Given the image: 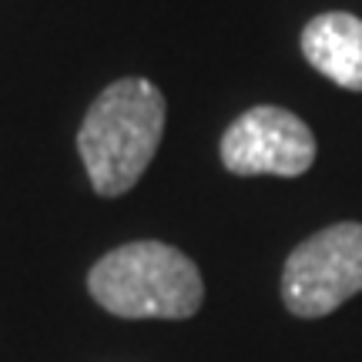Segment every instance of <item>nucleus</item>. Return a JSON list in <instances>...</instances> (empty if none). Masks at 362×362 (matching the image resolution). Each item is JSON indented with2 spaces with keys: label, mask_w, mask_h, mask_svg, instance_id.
I'll use <instances>...</instances> for the list:
<instances>
[{
  "label": "nucleus",
  "mask_w": 362,
  "mask_h": 362,
  "mask_svg": "<svg viewBox=\"0 0 362 362\" xmlns=\"http://www.w3.org/2000/svg\"><path fill=\"white\" fill-rule=\"evenodd\" d=\"M221 165L242 175H275V178H298L315 161V134L298 115L259 104L238 115L221 134Z\"/></svg>",
  "instance_id": "4"
},
{
  "label": "nucleus",
  "mask_w": 362,
  "mask_h": 362,
  "mask_svg": "<svg viewBox=\"0 0 362 362\" xmlns=\"http://www.w3.org/2000/svg\"><path fill=\"white\" fill-rule=\"evenodd\" d=\"M362 292V225L339 221L285 259L282 302L298 319H322Z\"/></svg>",
  "instance_id": "3"
},
{
  "label": "nucleus",
  "mask_w": 362,
  "mask_h": 362,
  "mask_svg": "<svg viewBox=\"0 0 362 362\" xmlns=\"http://www.w3.org/2000/svg\"><path fill=\"white\" fill-rule=\"evenodd\" d=\"M302 54L322 78L346 90H362V21L356 13L329 11L302 30Z\"/></svg>",
  "instance_id": "5"
},
{
  "label": "nucleus",
  "mask_w": 362,
  "mask_h": 362,
  "mask_svg": "<svg viewBox=\"0 0 362 362\" xmlns=\"http://www.w3.org/2000/svg\"><path fill=\"white\" fill-rule=\"evenodd\" d=\"M165 94L144 78H121L94 98L78 131V155L101 198L131 192L165 134Z\"/></svg>",
  "instance_id": "1"
},
{
  "label": "nucleus",
  "mask_w": 362,
  "mask_h": 362,
  "mask_svg": "<svg viewBox=\"0 0 362 362\" xmlns=\"http://www.w3.org/2000/svg\"><path fill=\"white\" fill-rule=\"evenodd\" d=\"M90 298L117 319H192L205 282L185 252L165 242H128L88 272Z\"/></svg>",
  "instance_id": "2"
}]
</instances>
